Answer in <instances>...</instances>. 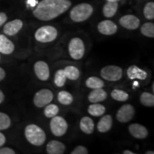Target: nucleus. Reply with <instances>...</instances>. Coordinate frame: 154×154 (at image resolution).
<instances>
[{
  "instance_id": "e433bc0d",
  "label": "nucleus",
  "mask_w": 154,
  "mask_h": 154,
  "mask_svg": "<svg viewBox=\"0 0 154 154\" xmlns=\"http://www.w3.org/2000/svg\"><path fill=\"white\" fill-rule=\"evenodd\" d=\"M5 76H6L5 71L4 70L2 67H0V82H1V81H2L5 78Z\"/></svg>"
},
{
  "instance_id": "ea45409f",
  "label": "nucleus",
  "mask_w": 154,
  "mask_h": 154,
  "mask_svg": "<svg viewBox=\"0 0 154 154\" xmlns=\"http://www.w3.org/2000/svg\"><path fill=\"white\" fill-rule=\"evenodd\" d=\"M123 153L124 154H134V152L129 151V150H125V151H123Z\"/></svg>"
},
{
  "instance_id": "72a5a7b5",
  "label": "nucleus",
  "mask_w": 154,
  "mask_h": 154,
  "mask_svg": "<svg viewBox=\"0 0 154 154\" xmlns=\"http://www.w3.org/2000/svg\"><path fill=\"white\" fill-rule=\"evenodd\" d=\"M16 152L14 150L9 147L0 148V154H15Z\"/></svg>"
},
{
  "instance_id": "f3484780",
  "label": "nucleus",
  "mask_w": 154,
  "mask_h": 154,
  "mask_svg": "<svg viewBox=\"0 0 154 154\" xmlns=\"http://www.w3.org/2000/svg\"><path fill=\"white\" fill-rule=\"evenodd\" d=\"M66 151V146L60 141L52 140L48 143L47 152L49 154H62Z\"/></svg>"
},
{
  "instance_id": "412c9836",
  "label": "nucleus",
  "mask_w": 154,
  "mask_h": 154,
  "mask_svg": "<svg viewBox=\"0 0 154 154\" xmlns=\"http://www.w3.org/2000/svg\"><path fill=\"white\" fill-rule=\"evenodd\" d=\"M118 2H107L103 8V15L108 18L114 16L118 9Z\"/></svg>"
},
{
  "instance_id": "9b49d317",
  "label": "nucleus",
  "mask_w": 154,
  "mask_h": 154,
  "mask_svg": "<svg viewBox=\"0 0 154 154\" xmlns=\"http://www.w3.org/2000/svg\"><path fill=\"white\" fill-rule=\"evenodd\" d=\"M121 26L129 30H134L139 27L140 20L134 15L128 14L123 16L119 20Z\"/></svg>"
},
{
  "instance_id": "f03ea898",
  "label": "nucleus",
  "mask_w": 154,
  "mask_h": 154,
  "mask_svg": "<svg viewBox=\"0 0 154 154\" xmlns=\"http://www.w3.org/2000/svg\"><path fill=\"white\" fill-rule=\"evenodd\" d=\"M24 136L29 143L36 146H41L45 143V132L36 124H29L24 129Z\"/></svg>"
},
{
  "instance_id": "6ab92c4d",
  "label": "nucleus",
  "mask_w": 154,
  "mask_h": 154,
  "mask_svg": "<svg viewBox=\"0 0 154 154\" xmlns=\"http://www.w3.org/2000/svg\"><path fill=\"white\" fill-rule=\"evenodd\" d=\"M112 126L113 119L111 116L106 115L100 119L97 124V129L101 133H106L111 130Z\"/></svg>"
},
{
  "instance_id": "473e14b6",
  "label": "nucleus",
  "mask_w": 154,
  "mask_h": 154,
  "mask_svg": "<svg viewBox=\"0 0 154 154\" xmlns=\"http://www.w3.org/2000/svg\"><path fill=\"white\" fill-rule=\"evenodd\" d=\"M72 154H87L88 153V149L84 146H78L72 151Z\"/></svg>"
},
{
  "instance_id": "1a4fd4ad",
  "label": "nucleus",
  "mask_w": 154,
  "mask_h": 154,
  "mask_svg": "<svg viewBox=\"0 0 154 154\" xmlns=\"http://www.w3.org/2000/svg\"><path fill=\"white\" fill-rule=\"evenodd\" d=\"M135 109L131 104H124L116 113V119L121 123H128L134 117Z\"/></svg>"
},
{
  "instance_id": "bb28decb",
  "label": "nucleus",
  "mask_w": 154,
  "mask_h": 154,
  "mask_svg": "<svg viewBox=\"0 0 154 154\" xmlns=\"http://www.w3.org/2000/svg\"><path fill=\"white\" fill-rule=\"evenodd\" d=\"M66 79L67 78L66 74H65L64 70L63 69H59L56 72L54 82L56 86H58V87H62L66 83Z\"/></svg>"
},
{
  "instance_id": "7ed1b4c3",
  "label": "nucleus",
  "mask_w": 154,
  "mask_h": 154,
  "mask_svg": "<svg viewBox=\"0 0 154 154\" xmlns=\"http://www.w3.org/2000/svg\"><path fill=\"white\" fill-rule=\"evenodd\" d=\"M94 11L93 7L87 3H82L75 6L70 11V17L75 22L86 21L91 17Z\"/></svg>"
},
{
  "instance_id": "58836bf2",
  "label": "nucleus",
  "mask_w": 154,
  "mask_h": 154,
  "mask_svg": "<svg viewBox=\"0 0 154 154\" xmlns=\"http://www.w3.org/2000/svg\"><path fill=\"white\" fill-rule=\"evenodd\" d=\"M5 94H4L2 91V90L0 89V104L3 103L4 101H5Z\"/></svg>"
},
{
  "instance_id": "393cba45",
  "label": "nucleus",
  "mask_w": 154,
  "mask_h": 154,
  "mask_svg": "<svg viewBox=\"0 0 154 154\" xmlns=\"http://www.w3.org/2000/svg\"><path fill=\"white\" fill-rule=\"evenodd\" d=\"M140 101L143 106L153 107L154 106V96L149 92H143L140 96Z\"/></svg>"
},
{
  "instance_id": "423d86ee",
  "label": "nucleus",
  "mask_w": 154,
  "mask_h": 154,
  "mask_svg": "<svg viewBox=\"0 0 154 154\" xmlns=\"http://www.w3.org/2000/svg\"><path fill=\"white\" fill-rule=\"evenodd\" d=\"M50 129L56 136H62L66 134L68 129V124L63 117L55 116L50 121Z\"/></svg>"
},
{
  "instance_id": "a19ab883",
  "label": "nucleus",
  "mask_w": 154,
  "mask_h": 154,
  "mask_svg": "<svg viewBox=\"0 0 154 154\" xmlns=\"http://www.w3.org/2000/svg\"><path fill=\"white\" fill-rule=\"evenodd\" d=\"M146 154H153L154 152L152 151H149L146 152Z\"/></svg>"
},
{
  "instance_id": "dca6fc26",
  "label": "nucleus",
  "mask_w": 154,
  "mask_h": 154,
  "mask_svg": "<svg viewBox=\"0 0 154 154\" xmlns=\"http://www.w3.org/2000/svg\"><path fill=\"white\" fill-rule=\"evenodd\" d=\"M14 49V43L5 35L0 34V53L5 55L11 54Z\"/></svg>"
},
{
  "instance_id": "2f4dec72",
  "label": "nucleus",
  "mask_w": 154,
  "mask_h": 154,
  "mask_svg": "<svg viewBox=\"0 0 154 154\" xmlns=\"http://www.w3.org/2000/svg\"><path fill=\"white\" fill-rule=\"evenodd\" d=\"M144 17L147 19L151 20L154 19V3L148 2L143 9Z\"/></svg>"
},
{
  "instance_id": "9d476101",
  "label": "nucleus",
  "mask_w": 154,
  "mask_h": 154,
  "mask_svg": "<svg viewBox=\"0 0 154 154\" xmlns=\"http://www.w3.org/2000/svg\"><path fill=\"white\" fill-rule=\"evenodd\" d=\"M34 73L37 78L41 81H47L50 76L49 67L45 61H38L35 63L34 66Z\"/></svg>"
},
{
  "instance_id": "20e7f679",
  "label": "nucleus",
  "mask_w": 154,
  "mask_h": 154,
  "mask_svg": "<svg viewBox=\"0 0 154 154\" xmlns=\"http://www.w3.org/2000/svg\"><path fill=\"white\" fill-rule=\"evenodd\" d=\"M58 32L52 26H44L36 31L34 37L36 41L42 43H49L57 38Z\"/></svg>"
},
{
  "instance_id": "ddd939ff",
  "label": "nucleus",
  "mask_w": 154,
  "mask_h": 154,
  "mask_svg": "<svg viewBox=\"0 0 154 154\" xmlns=\"http://www.w3.org/2000/svg\"><path fill=\"white\" fill-rule=\"evenodd\" d=\"M23 22L20 19H14L7 22L3 28V32L7 36H14L22 29Z\"/></svg>"
},
{
  "instance_id": "a878e982",
  "label": "nucleus",
  "mask_w": 154,
  "mask_h": 154,
  "mask_svg": "<svg viewBox=\"0 0 154 154\" xmlns=\"http://www.w3.org/2000/svg\"><path fill=\"white\" fill-rule=\"evenodd\" d=\"M63 70H64L66 78L70 80L74 81L78 79L79 77L80 76L79 70L74 66H66Z\"/></svg>"
},
{
  "instance_id": "f704fd0d",
  "label": "nucleus",
  "mask_w": 154,
  "mask_h": 154,
  "mask_svg": "<svg viewBox=\"0 0 154 154\" xmlns=\"http://www.w3.org/2000/svg\"><path fill=\"white\" fill-rule=\"evenodd\" d=\"M7 20V16L5 13L0 12V27H1Z\"/></svg>"
},
{
  "instance_id": "f8f14e48",
  "label": "nucleus",
  "mask_w": 154,
  "mask_h": 154,
  "mask_svg": "<svg viewBox=\"0 0 154 154\" xmlns=\"http://www.w3.org/2000/svg\"><path fill=\"white\" fill-rule=\"evenodd\" d=\"M98 30L103 35H113L116 33L118 27L114 22L111 20L102 21L98 24Z\"/></svg>"
},
{
  "instance_id": "cd10ccee",
  "label": "nucleus",
  "mask_w": 154,
  "mask_h": 154,
  "mask_svg": "<svg viewBox=\"0 0 154 154\" xmlns=\"http://www.w3.org/2000/svg\"><path fill=\"white\" fill-rule=\"evenodd\" d=\"M111 97L116 101H126L128 99V94L126 91L121 89H113L111 93Z\"/></svg>"
},
{
  "instance_id": "c756f323",
  "label": "nucleus",
  "mask_w": 154,
  "mask_h": 154,
  "mask_svg": "<svg viewBox=\"0 0 154 154\" xmlns=\"http://www.w3.org/2000/svg\"><path fill=\"white\" fill-rule=\"evenodd\" d=\"M59 111V109L57 105L52 104V103H49L46 106L45 109H44V113L47 118H52V117L57 116Z\"/></svg>"
},
{
  "instance_id": "37998d69",
  "label": "nucleus",
  "mask_w": 154,
  "mask_h": 154,
  "mask_svg": "<svg viewBox=\"0 0 154 154\" xmlns=\"http://www.w3.org/2000/svg\"><path fill=\"white\" fill-rule=\"evenodd\" d=\"M0 59H1V57H0Z\"/></svg>"
},
{
  "instance_id": "4be33fe9",
  "label": "nucleus",
  "mask_w": 154,
  "mask_h": 154,
  "mask_svg": "<svg viewBox=\"0 0 154 154\" xmlns=\"http://www.w3.org/2000/svg\"><path fill=\"white\" fill-rule=\"evenodd\" d=\"M88 112L93 116H101L106 112V108L99 103H94L88 108Z\"/></svg>"
},
{
  "instance_id": "6e6552de",
  "label": "nucleus",
  "mask_w": 154,
  "mask_h": 154,
  "mask_svg": "<svg viewBox=\"0 0 154 154\" xmlns=\"http://www.w3.org/2000/svg\"><path fill=\"white\" fill-rule=\"evenodd\" d=\"M54 99L52 91L43 88L36 92L34 97V104L38 108H43L51 103Z\"/></svg>"
},
{
  "instance_id": "a211bd4d",
  "label": "nucleus",
  "mask_w": 154,
  "mask_h": 154,
  "mask_svg": "<svg viewBox=\"0 0 154 154\" xmlns=\"http://www.w3.org/2000/svg\"><path fill=\"white\" fill-rule=\"evenodd\" d=\"M107 98V93L102 88L93 89L91 93L88 94V99L91 103H99L104 101Z\"/></svg>"
},
{
  "instance_id": "2eb2a0df",
  "label": "nucleus",
  "mask_w": 154,
  "mask_h": 154,
  "mask_svg": "<svg viewBox=\"0 0 154 154\" xmlns=\"http://www.w3.org/2000/svg\"><path fill=\"white\" fill-rule=\"evenodd\" d=\"M127 76L130 79H140V80H145L148 76V74L146 71L143 69L138 68L136 65H132L128 69H127L126 72Z\"/></svg>"
},
{
  "instance_id": "39448f33",
  "label": "nucleus",
  "mask_w": 154,
  "mask_h": 154,
  "mask_svg": "<svg viewBox=\"0 0 154 154\" xmlns=\"http://www.w3.org/2000/svg\"><path fill=\"white\" fill-rule=\"evenodd\" d=\"M69 53L74 60H79L85 53V46L84 42L79 37H74L69 44Z\"/></svg>"
},
{
  "instance_id": "f257e3e1",
  "label": "nucleus",
  "mask_w": 154,
  "mask_h": 154,
  "mask_svg": "<svg viewBox=\"0 0 154 154\" xmlns=\"http://www.w3.org/2000/svg\"><path fill=\"white\" fill-rule=\"evenodd\" d=\"M71 6L69 0H42L37 4L33 14L39 20L49 21L60 16Z\"/></svg>"
},
{
  "instance_id": "4c0bfd02",
  "label": "nucleus",
  "mask_w": 154,
  "mask_h": 154,
  "mask_svg": "<svg viewBox=\"0 0 154 154\" xmlns=\"http://www.w3.org/2000/svg\"><path fill=\"white\" fill-rule=\"evenodd\" d=\"M27 4L29 5L31 7H35L36 4H37V2H36V0H28Z\"/></svg>"
},
{
  "instance_id": "7c9ffc66",
  "label": "nucleus",
  "mask_w": 154,
  "mask_h": 154,
  "mask_svg": "<svg viewBox=\"0 0 154 154\" xmlns=\"http://www.w3.org/2000/svg\"><path fill=\"white\" fill-rule=\"evenodd\" d=\"M11 119L5 113L0 112V131L6 130L11 126Z\"/></svg>"
},
{
  "instance_id": "5701e85b",
  "label": "nucleus",
  "mask_w": 154,
  "mask_h": 154,
  "mask_svg": "<svg viewBox=\"0 0 154 154\" xmlns=\"http://www.w3.org/2000/svg\"><path fill=\"white\" fill-rule=\"evenodd\" d=\"M86 85L88 88L96 89V88H102L104 86V83L101 79L96 76H91L86 81Z\"/></svg>"
},
{
  "instance_id": "79ce46f5",
  "label": "nucleus",
  "mask_w": 154,
  "mask_h": 154,
  "mask_svg": "<svg viewBox=\"0 0 154 154\" xmlns=\"http://www.w3.org/2000/svg\"><path fill=\"white\" fill-rule=\"evenodd\" d=\"M107 2H119L120 0H106Z\"/></svg>"
},
{
  "instance_id": "c9c22d12",
  "label": "nucleus",
  "mask_w": 154,
  "mask_h": 154,
  "mask_svg": "<svg viewBox=\"0 0 154 154\" xmlns=\"http://www.w3.org/2000/svg\"><path fill=\"white\" fill-rule=\"evenodd\" d=\"M5 143H6L5 136L2 134V133L0 132V147H2V146L5 145Z\"/></svg>"
},
{
  "instance_id": "0eeeda50",
  "label": "nucleus",
  "mask_w": 154,
  "mask_h": 154,
  "mask_svg": "<svg viewBox=\"0 0 154 154\" xmlns=\"http://www.w3.org/2000/svg\"><path fill=\"white\" fill-rule=\"evenodd\" d=\"M101 76L109 82H117L123 76V70L115 65H108L101 70Z\"/></svg>"
},
{
  "instance_id": "4468645a",
  "label": "nucleus",
  "mask_w": 154,
  "mask_h": 154,
  "mask_svg": "<svg viewBox=\"0 0 154 154\" xmlns=\"http://www.w3.org/2000/svg\"><path fill=\"white\" fill-rule=\"evenodd\" d=\"M128 131L133 137L138 139H143L148 136L147 128L139 124H132L128 126Z\"/></svg>"
},
{
  "instance_id": "aec40b11",
  "label": "nucleus",
  "mask_w": 154,
  "mask_h": 154,
  "mask_svg": "<svg viewBox=\"0 0 154 154\" xmlns=\"http://www.w3.org/2000/svg\"><path fill=\"white\" fill-rule=\"evenodd\" d=\"M80 128L84 134H91L94 130V121L88 116H84L80 121Z\"/></svg>"
},
{
  "instance_id": "b1692460",
  "label": "nucleus",
  "mask_w": 154,
  "mask_h": 154,
  "mask_svg": "<svg viewBox=\"0 0 154 154\" xmlns=\"http://www.w3.org/2000/svg\"><path fill=\"white\" fill-rule=\"evenodd\" d=\"M58 101L61 104L64 106H69L72 104L74 101V97L69 92L66 91H61L59 92L57 96Z\"/></svg>"
},
{
  "instance_id": "c85d7f7f",
  "label": "nucleus",
  "mask_w": 154,
  "mask_h": 154,
  "mask_svg": "<svg viewBox=\"0 0 154 154\" xmlns=\"http://www.w3.org/2000/svg\"><path fill=\"white\" fill-rule=\"evenodd\" d=\"M140 32L143 35L147 37H154V24L153 23L147 22L143 24L140 27Z\"/></svg>"
}]
</instances>
